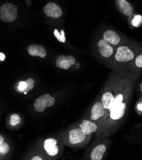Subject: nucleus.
Returning a JSON list of instances; mask_svg holds the SVG:
<instances>
[{"instance_id":"f257e3e1","label":"nucleus","mask_w":142,"mask_h":160,"mask_svg":"<svg viewBox=\"0 0 142 160\" xmlns=\"http://www.w3.org/2000/svg\"><path fill=\"white\" fill-rule=\"evenodd\" d=\"M123 95L118 94L115 97L114 102L109 109L110 114V118L113 120H118L123 117L125 114L126 108V104L123 102Z\"/></svg>"},{"instance_id":"f03ea898","label":"nucleus","mask_w":142,"mask_h":160,"mask_svg":"<svg viewBox=\"0 0 142 160\" xmlns=\"http://www.w3.org/2000/svg\"><path fill=\"white\" fill-rule=\"evenodd\" d=\"M17 7L12 3H5L0 7V19L5 22H12L17 18Z\"/></svg>"},{"instance_id":"7ed1b4c3","label":"nucleus","mask_w":142,"mask_h":160,"mask_svg":"<svg viewBox=\"0 0 142 160\" xmlns=\"http://www.w3.org/2000/svg\"><path fill=\"white\" fill-rule=\"evenodd\" d=\"M55 103V98L49 94L38 97L34 103L35 110L38 112H42L47 107H51Z\"/></svg>"},{"instance_id":"20e7f679","label":"nucleus","mask_w":142,"mask_h":160,"mask_svg":"<svg viewBox=\"0 0 142 160\" xmlns=\"http://www.w3.org/2000/svg\"><path fill=\"white\" fill-rule=\"evenodd\" d=\"M115 58L118 62H128L134 58V53L128 47L120 46L117 48Z\"/></svg>"},{"instance_id":"39448f33","label":"nucleus","mask_w":142,"mask_h":160,"mask_svg":"<svg viewBox=\"0 0 142 160\" xmlns=\"http://www.w3.org/2000/svg\"><path fill=\"white\" fill-rule=\"evenodd\" d=\"M43 12L47 17L54 19L60 18L62 15V12L61 8L53 2L47 3L43 7Z\"/></svg>"},{"instance_id":"423d86ee","label":"nucleus","mask_w":142,"mask_h":160,"mask_svg":"<svg viewBox=\"0 0 142 160\" xmlns=\"http://www.w3.org/2000/svg\"><path fill=\"white\" fill-rule=\"evenodd\" d=\"M76 62V59L73 56H59L56 60V65L57 67L67 70L73 65Z\"/></svg>"},{"instance_id":"0eeeda50","label":"nucleus","mask_w":142,"mask_h":160,"mask_svg":"<svg viewBox=\"0 0 142 160\" xmlns=\"http://www.w3.org/2000/svg\"><path fill=\"white\" fill-rule=\"evenodd\" d=\"M116 8L122 14L125 16H131L133 13V7L127 0H115Z\"/></svg>"},{"instance_id":"6e6552de","label":"nucleus","mask_w":142,"mask_h":160,"mask_svg":"<svg viewBox=\"0 0 142 160\" xmlns=\"http://www.w3.org/2000/svg\"><path fill=\"white\" fill-rule=\"evenodd\" d=\"M86 135L81 128H75L69 132V141L71 144H76L82 142Z\"/></svg>"},{"instance_id":"1a4fd4ad","label":"nucleus","mask_w":142,"mask_h":160,"mask_svg":"<svg viewBox=\"0 0 142 160\" xmlns=\"http://www.w3.org/2000/svg\"><path fill=\"white\" fill-rule=\"evenodd\" d=\"M98 50L100 54L104 58H109L113 54L114 49L104 39H101L98 43Z\"/></svg>"},{"instance_id":"9d476101","label":"nucleus","mask_w":142,"mask_h":160,"mask_svg":"<svg viewBox=\"0 0 142 160\" xmlns=\"http://www.w3.org/2000/svg\"><path fill=\"white\" fill-rule=\"evenodd\" d=\"M57 141L54 138H47L44 142V149L49 156H54L57 154L59 149L56 145Z\"/></svg>"},{"instance_id":"9b49d317","label":"nucleus","mask_w":142,"mask_h":160,"mask_svg":"<svg viewBox=\"0 0 142 160\" xmlns=\"http://www.w3.org/2000/svg\"><path fill=\"white\" fill-rule=\"evenodd\" d=\"M27 52L31 56H38L44 58L47 52L43 46L38 44H31L27 47Z\"/></svg>"},{"instance_id":"f8f14e48","label":"nucleus","mask_w":142,"mask_h":160,"mask_svg":"<svg viewBox=\"0 0 142 160\" xmlns=\"http://www.w3.org/2000/svg\"><path fill=\"white\" fill-rule=\"evenodd\" d=\"M105 112V108L103 103L96 102L94 103L91 109V119L93 121L98 120L100 118H101Z\"/></svg>"},{"instance_id":"ddd939ff","label":"nucleus","mask_w":142,"mask_h":160,"mask_svg":"<svg viewBox=\"0 0 142 160\" xmlns=\"http://www.w3.org/2000/svg\"><path fill=\"white\" fill-rule=\"evenodd\" d=\"M103 39L108 43L116 45L120 41V38L115 31L112 30H107L103 34Z\"/></svg>"},{"instance_id":"4468645a","label":"nucleus","mask_w":142,"mask_h":160,"mask_svg":"<svg viewBox=\"0 0 142 160\" xmlns=\"http://www.w3.org/2000/svg\"><path fill=\"white\" fill-rule=\"evenodd\" d=\"M80 128L86 135L96 132L98 129V126L95 123L88 120L83 121L82 124H80Z\"/></svg>"},{"instance_id":"2eb2a0df","label":"nucleus","mask_w":142,"mask_h":160,"mask_svg":"<svg viewBox=\"0 0 142 160\" xmlns=\"http://www.w3.org/2000/svg\"><path fill=\"white\" fill-rule=\"evenodd\" d=\"M106 148L105 145L101 144L98 146L94 148L91 154V159L92 160H101L103 158V156L106 152Z\"/></svg>"},{"instance_id":"dca6fc26","label":"nucleus","mask_w":142,"mask_h":160,"mask_svg":"<svg viewBox=\"0 0 142 160\" xmlns=\"http://www.w3.org/2000/svg\"><path fill=\"white\" fill-rule=\"evenodd\" d=\"M115 100V97L111 92H106L102 96V103L105 109H110L111 108Z\"/></svg>"},{"instance_id":"f3484780","label":"nucleus","mask_w":142,"mask_h":160,"mask_svg":"<svg viewBox=\"0 0 142 160\" xmlns=\"http://www.w3.org/2000/svg\"><path fill=\"white\" fill-rule=\"evenodd\" d=\"M27 87V83L26 81H21L18 82L15 86V89L17 92H25L26 88Z\"/></svg>"},{"instance_id":"a211bd4d","label":"nucleus","mask_w":142,"mask_h":160,"mask_svg":"<svg viewBox=\"0 0 142 160\" xmlns=\"http://www.w3.org/2000/svg\"><path fill=\"white\" fill-rule=\"evenodd\" d=\"M54 35L59 42L62 43H65L66 42L65 32L62 29L61 31V33H60L57 29H55L54 31Z\"/></svg>"},{"instance_id":"6ab92c4d","label":"nucleus","mask_w":142,"mask_h":160,"mask_svg":"<svg viewBox=\"0 0 142 160\" xmlns=\"http://www.w3.org/2000/svg\"><path fill=\"white\" fill-rule=\"evenodd\" d=\"M20 121H21L20 117L17 114H12L10 116V123L12 126H15L17 125L18 124L20 123Z\"/></svg>"},{"instance_id":"aec40b11","label":"nucleus","mask_w":142,"mask_h":160,"mask_svg":"<svg viewBox=\"0 0 142 160\" xmlns=\"http://www.w3.org/2000/svg\"><path fill=\"white\" fill-rule=\"evenodd\" d=\"M26 83H27V87L26 88V92H24L25 94H27V92L31 90H32L33 88H34V84H35V80L32 78H29L28 79H27L26 81Z\"/></svg>"},{"instance_id":"412c9836","label":"nucleus","mask_w":142,"mask_h":160,"mask_svg":"<svg viewBox=\"0 0 142 160\" xmlns=\"http://www.w3.org/2000/svg\"><path fill=\"white\" fill-rule=\"evenodd\" d=\"M132 24L135 27H139L141 24H142V16L140 15H135L132 20Z\"/></svg>"},{"instance_id":"4be33fe9","label":"nucleus","mask_w":142,"mask_h":160,"mask_svg":"<svg viewBox=\"0 0 142 160\" xmlns=\"http://www.w3.org/2000/svg\"><path fill=\"white\" fill-rule=\"evenodd\" d=\"M9 146L5 142L0 143V153L1 154H7L9 151Z\"/></svg>"},{"instance_id":"5701e85b","label":"nucleus","mask_w":142,"mask_h":160,"mask_svg":"<svg viewBox=\"0 0 142 160\" xmlns=\"http://www.w3.org/2000/svg\"><path fill=\"white\" fill-rule=\"evenodd\" d=\"M135 65L138 68H142V54L136 57L135 59Z\"/></svg>"},{"instance_id":"b1692460","label":"nucleus","mask_w":142,"mask_h":160,"mask_svg":"<svg viewBox=\"0 0 142 160\" xmlns=\"http://www.w3.org/2000/svg\"><path fill=\"white\" fill-rule=\"evenodd\" d=\"M136 108H137V109H138L139 111H140L141 112H142V102L138 103V105H137V106H136Z\"/></svg>"},{"instance_id":"393cba45","label":"nucleus","mask_w":142,"mask_h":160,"mask_svg":"<svg viewBox=\"0 0 142 160\" xmlns=\"http://www.w3.org/2000/svg\"><path fill=\"white\" fill-rule=\"evenodd\" d=\"M5 59V55L3 53L1 52L0 53V61H3Z\"/></svg>"},{"instance_id":"a878e982","label":"nucleus","mask_w":142,"mask_h":160,"mask_svg":"<svg viewBox=\"0 0 142 160\" xmlns=\"http://www.w3.org/2000/svg\"><path fill=\"white\" fill-rule=\"evenodd\" d=\"M31 159H32V160H42V159L40 156H35L34 158H33Z\"/></svg>"},{"instance_id":"bb28decb","label":"nucleus","mask_w":142,"mask_h":160,"mask_svg":"<svg viewBox=\"0 0 142 160\" xmlns=\"http://www.w3.org/2000/svg\"><path fill=\"white\" fill-rule=\"evenodd\" d=\"M3 142H4V138H3V136L1 135V136H0V143H2Z\"/></svg>"},{"instance_id":"cd10ccee","label":"nucleus","mask_w":142,"mask_h":160,"mask_svg":"<svg viewBox=\"0 0 142 160\" xmlns=\"http://www.w3.org/2000/svg\"><path fill=\"white\" fill-rule=\"evenodd\" d=\"M140 89H141V92H142V82H141V84H140Z\"/></svg>"}]
</instances>
